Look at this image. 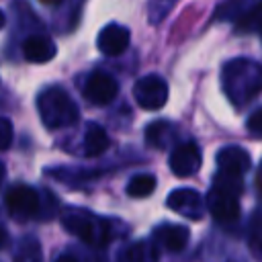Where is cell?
Wrapping results in <instances>:
<instances>
[{"label": "cell", "instance_id": "6da1fadb", "mask_svg": "<svg viewBox=\"0 0 262 262\" xmlns=\"http://www.w3.org/2000/svg\"><path fill=\"white\" fill-rule=\"evenodd\" d=\"M221 84L225 96L235 106H244L262 92V66L248 57L231 59L223 66Z\"/></svg>", "mask_w": 262, "mask_h": 262}, {"label": "cell", "instance_id": "7a4b0ae2", "mask_svg": "<svg viewBox=\"0 0 262 262\" xmlns=\"http://www.w3.org/2000/svg\"><path fill=\"white\" fill-rule=\"evenodd\" d=\"M37 111L45 127L49 129H61L78 123L80 113L72 96L59 88V86H49L39 92L37 96Z\"/></svg>", "mask_w": 262, "mask_h": 262}, {"label": "cell", "instance_id": "3957f363", "mask_svg": "<svg viewBox=\"0 0 262 262\" xmlns=\"http://www.w3.org/2000/svg\"><path fill=\"white\" fill-rule=\"evenodd\" d=\"M61 225L72 235H76L78 239H82L90 246H96V248L106 246L115 235L111 221H106L102 217H96V215H90L86 211H68V213H63L61 215Z\"/></svg>", "mask_w": 262, "mask_h": 262}, {"label": "cell", "instance_id": "277c9868", "mask_svg": "<svg viewBox=\"0 0 262 262\" xmlns=\"http://www.w3.org/2000/svg\"><path fill=\"white\" fill-rule=\"evenodd\" d=\"M43 199L39 190L27 184H14L4 194V205L14 219H33L43 211Z\"/></svg>", "mask_w": 262, "mask_h": 262}, {"label": "cell", "instance_id": "5b68a950", "mask_svg": "<svg viewBox=\"0 0 262 262\" xmlns=\"http://www.w3.org/2000/svg\"><path fill=\"white\" fill-rule=\"evenodd\" d=\"M133 96L137 104L145 111H158L168 100V84L158 74H147L139 78L133 86Z\"/></svg>", "mask_w": 262, "mask_h": 262}, {"label": "cell", "instance_id": "8992f818", "mask_svg": "<svg viewBox=\"0 0 262 262\" xmlns=\"http://www.w3.org/2000/svg\"><path fill=\"white\" fill-rule=\"evenodd\" d=\"M84 98L92 104H108L117 92H119V84L115 82L113 76H108L102 70H94L86 76L84 86H82Z\"/></svg>", "mask_w": 262, "mask_h": 262}, {"label": "cell", "instance_id": "52a82bcc", "mask_svg": "<svg viewBox=\"0 0 262 262\" xmlns=\"http://www.w3.org/2000/svg\"><path fill=\"white\" fill-rule=\"evenodd\" d=\"M201 162H203L201 147L194 141L176 143L170 154V170L180 178L192 176L201 168Z\"/></svg>", "mask_w": 262, "mask_h": 262}, {"label": "cell", "instance_id": "ba28073f", "mask_svg": "<svg viewBox=\"0 0 262 262\" xmlns=\"http://www.w3.org/2000/svg\"><path fill=\"white\" fill-rule=\"evenodd\" d=\"M166 205L174 211L180 213L182 217H188L192 221H199L205 215V201L194 188H176L168 194Z\"/></svg>", "mask_w": 262, "mask_h": 262}, {"label": "cell", "instance_id": "9c48e42d", "mask_svg": "<svg viewBox=\"0 0 262 262\" xmlns=\"http://www.w3.org/2000/svg\"><path fill=\"white\" fill-rule=\"evenodd\" d=\"M205 205H207L209 213L213 215V219L219 223H233L239 219V201L233 194H227V192L211 186V190L205 199Z\"/></svg>", "mask_w": 262, "mask_h": 262}, {"label": "cell", "instance_id": "30bf717a", "mask_svg": "<svg viewBox=\"0 0 262 262\" xmlns=\"http://www.w3.org/2000/svg\"><path fill=\"white\" fill-rule=\"evenodd\" d=\"M129 41H131V33H129V29L123 27V25L111 23V25H106V27L98 33V41H96V45H98V49H100L104 55L115 57V55H121V53L127 49Z\"/></svg>", "mask_w": 262, "mask_h": 262}, {"label": "cell", "instance_id": "8fae6325", "mask_svg": "<svg viewBox=\"0 0 262 262\" xmlns=\"http://www.w3.org/2000/svg\"><path fill=\"white\" fill-rule=\"evenodd\" d=\"M250 154L244 149V147H237V145H227V147H221L217 151V166H219V172H225V174H233V176H242L244 172L250 170Z\"/></svg>", "mask_w": 262, "mask_h": 262}, {"label": "cell", "instance_id": "7c38bea8", "mask_svg": "<svg viewBox=\"0 0 262 262\" xmlns=\"http://www.w3.org/2000/svg\"><path fill=\"white\" fill-rule=\"evenodd\" d=\"M154 239L160 248L168 252H180L186 248L190 239V231L184 225H174V223H164L154 231Z\"/></svg>", "mask_w": 262, "mask_h": 262}, {"label": "cell", "instance_id": "4fadbf2b", "mask_svg": "<svg viewBox=\"0 0 262 262\" xmlns=\"http://www.w3.org/2000/svg\"><path fill=\"white\" fill-rule=\"evenodd\" d=\"M55 43L47 35H29L23 41V55L27 61L33 63H45L55 57Z\"/></svg>", "mask_w": 262, "mask_h": 262}, {"label": "cell", "instance_id": "5bb4252c", "mask_svg": "<svg viewBox=\"0 0 262 262\" xmlns=\"http://www.w3.org/2000/svg\"><path fill=\"white\" fill-rule=\"evenodd\" d=\"M145 141L158 149L170 147L176 141V127L168 121H154L145 127Z\"/></svg>", "mask_w": 262, "mask_h": 262}, {"label": "cell", "instance_id": "9a60e30c", "mask_svg": "<svg viewBox=\"0 0 262 262\" xmlns=\"http://www.w3.org/2000/svg\"><path fill=\"white\" fill-rule=\"evenodd\" d=\"M106 147H108V135H106V131L100 125H96V123L86 125V133H84V141H82L84 156L96 158V156L104 154Z\"/></svg>", "mask_w": 262, "mask_h": 262}, {"label": "cell", "instance_id": "2e32d148", "mask_svg": "<svg viewBox=\"0 0 262 262\" xmlns=\"http://www.w3.org/2000/svg\"><path fill=\"white\" fill-rule=\"evenodd\" d=\"M156 190V176L154 174H135L127 182V194L135 199H143Z\"/></svg>", "mask_w": 262, "mask_h": 262}, {"label": "cell", "instance_id": "e0dca14e", "mask_svg": "<svg viewBox=\"0 0 262 262\" xmlns=\"http://www.w3.org/2000/svg\"><path fill=\"white\" fill-rule=\"evenodd\" d=\"M213 188L223 190L227 194L239 196L244 192V180L242 176H233V174H225V172H217L213 178Z\"/></svg>", "mask_w": 262, "mask_h": 262}, {"label": "cell", "instance_id": "ac0fdd59", "mask_svg": "<svg viewBox=\"0 0 262 262\" xmlns=\"http://www.w3.org/2000/svg\"><path fill=\"white\" fill-rule=\"evenodd\" d=\"M131 262H158V248L149 242H137L129 248Z\"/></svg>", "mask_w": 262, "mask_h": 262}, {"label": "cell", "instance_id": "d6986e66", "mask_svg": "<svg viewBox=\"0 0 262 262\" xmlns=\"http://www.w3.org/2000/svg\"><path fill=\"white\" fill-rule=\"evenodd\" d=\"M14 262H41V248L37 239H23L20 242V250L14 256Z\"/></svg>", "mask_w": 262, "mask_h": 262}, {"label": "cell", "instance_id": "ffe728a7", "mask_svg": "<svg viewBox=\"0 0 262 262\" xmlns=\"http://www.w3.org/2000/svg\"><path fill=\"white\" fill-rule=\"evenodd\" d=\"M250 248L256 256H262V215L252 217L250 225Z\"/></svg>", "mask_w": 262, "mask_h": 262}, {"label": "cell", "instance_id": "44dd1931", "mask_svg": "<svg viewBox=\"0 0 262 262\" xmlns=\"http://www.w3.org/2000/svg\"><path fill=\"white\" fill-rule=\"evenodd\" d=\"M12 123L4 117H0V149H8L10 143H12Z\"/></svg>", "mask_w": 262, "mask_h": 262}, {"label": "cell", "instance_id": "7402d4cb", "mask_svg": "<svg viewBox=\"0 0 262 262\" xmlns=\"http://www.w3.org/2000/svg\"><path fill=\"white\" fill-rule=\"evenodd\" d=\"M246 127H248V131H250L254 137H262V106L256 108V111L248 117Z\"/></svg>", "mask_w": 262, "mask_h": 262}, {"label": "cell", "instance_id": "603a6c76", "mask_svg": "<svg viewBox=\"0 0 262 262\" xmlns=\"http://www.w3.org/2000/svg\"><path fill=\"white\" fill-rule=\"evenodd\" d=\"M6 246H8V231L0 225V250H2V248H6Z\"/></svg>", "mask_w": 262, "mask_h": 262}, {"label": "cell", "instance_id": "cb8c5ba5", "mask_svg": "<svg viewBox=\"0 0 262 262\" xmlns=\"http://www.w3.org/2000/svg\"><path fill=\"white\" fill-rule=\"evenodd\" d=\"M55 262H78V258H74V256H70V254H61V256L55 258Z\"/></svg>", "mask_w": 262, "mask_h": 262}, {"label": "cell", "instance_id": "d4e9b609", "mask_svg": "<svg viewBox=\"0 0 262 262\" xmlns=\"http://www.w3.org/2000/svg\"><path fill=\"white\" fill-rule=\"evenodd\" d=\"M258 184H260V188H262V166H260V172H258Z\"/></svg>", "mask_w": 262, "mask_h": 262}, {"label": "cell", "instance_id": "484cf974", "mask_svg": "<svg viewBox=\"0 0 262 262\" xmlns=\"http://www.w3.org/2000/svg\"><path fill=\"white\" fill-rule=\"evenodd\" d=\"M2 27H4V12L0 10V29H2Z\"/></svg>", "mask_w": 262, "mask_h": 262}, {"label": "cell", "instance_id": "4316f807", "mask_svg": "<svg viewBox=\"0 0 262 262\" xmlns=\"http://www.w3.org/2000/svg\"><path fill=\"white\" fill-rule=\"evenodd\" d=\"M2 178H4V168H2V164H0V184H2Z\"/></svg>", "mask_w": 262, "mask_h": 262}, {"label": "cell", "instance_id": "83f0119b", "mask_svg": "<svg viewBox=\"0 0 262 262\" xmlns=\"http://www.w3.org/2000/svg\"><path fill=\"white\" fill-rule=\"evenodd\" d=\"M260 37H262V25H260Z\"/></svg>", "mask_w": 262, "mask_h": 262}]
</instances>
